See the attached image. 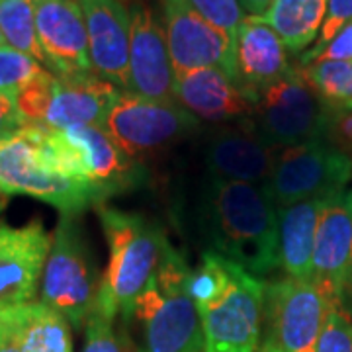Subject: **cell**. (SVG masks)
Wrapping results in <instances>:
<instances>
[{
  "mask_svg": "<svg viewBox=\"0 0 352 352\" xmlns=\"http://www.w3.org/2000/svg\"><path fill=\"white\" fill-rule=\"evenodd\" d=\"M204 237L210 249L252 276L280 266L278 208L266 184L212 180L204 200Z\"/></svg>",
  "mask_w": 352,
  "mask_h": 352,
  "instance_id": "cell-1",
  "label": "cell"
},
{
  "mask_svg": "<svg viewBox=\"0 0 352 352\" xmlns=\"http://www.w3.org/2000/svg\"><path fill=\"white\" fill-rule=\"evenodd\" d=\"M98 219L110 249V261L100 278L94 314L113 323L126 319L141 292L149 286L163 258L168 239L164 229L147 215L96 206Z\"/></svg>",
  "mask_w": 352,
  "mask_h": 352,
  "instance_id": "cell-2",
  "label": "cell"
},
{
  "mask_svg": "<svg viewBox=\"0 0 352 352\" xmlns=\"http://www.w3.org/2000/svg\"><path fill=\"white\" fill-rule=\"evenodd\" d=\"M190 272L186 258L168 243L155 278L126 317L138 327L139 352H204L200 309L188 294Z\"/></svg>",
  "mask_w": 352,
  "mask_h": 352,
  "instance_id": "cell-3",
  "label": "cell"
},
{
  "mask_svg": "<svg viewBox=\"0 0 352 352\" xmlns=\"http://www.w3.org/2000/svg\"><path fill=\"white\" fill-rule=\"evenodd\" d=\"M41 127L25 126L0 138V190L47 201L61 215H78L106 204L100 190L55 173L45 161Z\"/></svg>",
  "mask_w": 352,
  "mask_h": 352,
  "instance_id": "cell-4",
  "label": "cell"
},
{
  "mask_svg": "<svg viewBox=\"0 0 352 352\" xmlns=\"http://www.w3.org/2000/svg\"><path fill=\"white\" fill-rule=\"evenodd\" d=\"M98 284L94 256L76 215H61L41 276V303L71 327H80L94 311Z\"/></svg>",
  "mask_w": 352,
  "mask_h": 352,
  "instance_id": "cell-5",
  "label": "cell"
},
{
  "mask_svg": "<svg viewBox=\"0 0 352 352\" xmlns=\"http://www.w3.org/2000/svg\"><path fill=\"white\" fill-rule=\"evenodd\" d=\"M329 106L303 80L300 69L263 90L249 118L252 129L272 149L327 139Z\"/></svg>",
  "mask_w": 352,
  "mask_h": 352,
  "instance_id": "cell-6",
  "label": "cell"
},
{
  "mask_svg": "<svg viewBox=\"0 0 352 352\" xmlns=\"http://www.w3.org/2000/svg\"><path fill=\"white\" fill-rule=\"evenodd\" d=\"M352 159L327 139L280 149L266 182L276 208L311 198H331L346 190Z\"/></svg>",
  "mask_w": 352,
  "mask_h": 352,
  "instance_id": "cell-7",
  "label": "cell"
},
{
  "mask_svg": "<svg viewBox=\"0 0 352 352\" xmlns=\"http://www.w3.org/2000/svg\"><path fill=\"white\" fill-rule=\"evenodd\" d=\"M200 127V120L186 112L178 102L147 100L129 92H120L102 129L129 159L164 149L190 138Z\"/></svg>",
  "mask_w": 352,
  "mask_h": 352,
  "instance_id": "cell-8",
  "label": "cell"
},
{
  "mask_svg": "<svg viewBox=\"0 0 352 352\" xmlns=\"http://www.w3.org/2000/svg\"><path fill=\"white\" fill-rule=\"evenodd\" d=\"M266 284L231 263L223 294L201 307L204 352H256L261 342Z\"/></svg>",
  "mask_w": 352,
  "mask_h": 352,
  "instance_id": "cell-9",
  "label": "cell"
},
{
  "mask_svg": "<svg viewBox=\"0 0 352 352\" xmlns=\"http://www.w3.org/2000/svg\"><path fill=\"white\" fill-rule=\"evenodd\" d=\"M264 311L270 325L268 340L286 352H315L329 302L311 280L286 276L266 284Z\"/></svg>",
  "mask_w": 352,
  "mask_h": 352,
  "instance_id": "cell-10",
  "label": "cell"
},
{
  "mask_svg": "<svg viewBox=\"0 0 352 352\" xmlns=\"http://www.w3.org/2000/svg\"><path fill=\"white\" fill-rule=\"evenodd\" d=\"M163 28L176 78L217 67L235 82L233 38L223 30L173 0H163Z\"/></svg>",
  "mask_w": 352,
  "mask_h": 352,
  "instance_id": "cell-11",
  "label": "cell"
},
{
  "mask_svg": "<svg viewBox=\"0 0 352 352\" xmlns=\"http://www.w3.org/2000/svg\"><path fill=\"white\" fill-rule=\"evenodd\" d=\"M129 39V94L147 100L176 102V76L168 55L163 24L149 6L135 4L131 10Z\"/></svg>",
  "mask_w": 352,
  "mask_h": 352,
  "instance_id": "cell-12",
  "label": "cell"
},
{
  "mask_svg": "<svg viewBox=\"0 0 352 352\" xmlns=\"http://www.w3.org/2000/svg\"><path fill=\"white\" fill-rule=\"evenodd\" d=\"M352 252V190L323 201L314 245L311 282L329 303H344V286Z\"/></svg>",
  "mask_w": 352,
  "mask_h": 352,
  "instance_id": "cell-13",
  "label": "cell"
},
{
  "mask_svg": "<svg viewBox=\"0 0 352 352\" xmlns=\"http://www.w3.org/2000/svg\"><path fill=\"white\" fill-rule=\"evenodd\" d=\"M51 237L39 221L0 223V307L32 302L43 276Z\"/></svg>",
  "mask_w": 352,
  "mask_h": 352,
  "instance_id": "cell-14",
  "label": "cell"
},
{
  "mask_svg": "<svg viewBox=\"0 0 352 352\" xmlns=\"http://www.w3.org/2000/svg\"><path fill=\"white\" fill-rule=\"evenodd\" d=\"M36 30L51 73L59 76L94 73L78 0H36Z\"/></svg>",
  "mask_w": 352,
  "mask_h": 352,
  "instance_id": "cell-15",
  "label": "cell"
},
{
  "mask_svg": "<svg viewBox=\"0 0 352 352\" xmlns=\"http://www.w3.org/2000/svg\"><path fill=\"white\" fill-rule=\"evenodd\" d=\"M85 16L88 55L96 75L127 90L131 12L120 0H78Z\"/></svg>",
  "mask_w": 352,
  "mask_h": 352,
  "instance_id": "cell-16",
  "label": "cell"
},
{
  "mask_svg": "<svg viewBox=\"0 0 352 352\" xmlns=\"http://www.w3.org/2000/svg\"><path fill=\"white\" fill-rule=\"evenodd\" d=\"M276 149L256 135L249 120L217 129L206 147V166L212 180L266 184L276 161Z\"/></svg>",
  "mask_w": 352,
  "mask_h": 352,
  "instance_id": "cell-17",
  "label": "cell"
},
{
  "mask_svg": "<svg viewBox=\"0 0 352 352\" xmlns=\"http://www.w3.org/2000/svg\"><path fill=\"white\" fill-rule=\"evenodd\" d=\"M289 51L276 32L258 18H247L233 38L235 85L256 104L263 90L278 82L294 69Z\"/></svg>",
  "mask_w": 352,
  "mask_h": 352,
  "instance_id": "cell-18",
  "label": "cell"
},
{
  "mask_svg": "<svg viewBox=\"0 0 352 352\" xmlns=\"http://www.w3.org/2000/svg\"><path fill=\"white\" fill-rule=\"evenodd\" d=\"M120 92V88L100 78L96 73L55 75L43 129L61 131L71 127H102Z\"/></svg>",
  "mask_w": 352,
  "mask_h": 352,
  "instance_id": "cell-19",
  "label": "cell"
},
{
  "mask_svg": "<svg viewBox=\"0 0 352 352\" xmlns=\"http://www.w3.org/2000/svg\"><path fill=\"white\" fill-rule=\"evenodd\" d=\"M175 100L194 118L214 124L249 120L254 112V104L217 67L196 69L176 78Z\"/></svg>",
  "mask_w": 352,
  "mask_h": 352,
  "instance_id": "cell-20",
  "label": "cell"
},
{
  "mask_svg": "<svg viewBox=\"0 0 352 352\" xmlns=\"http://www.w3.org/2000/svg\"><path fill=\"white\" fill-rule=\"evenodd\" d=\"M0 352H73L71 329L41 302L0 307Z\"/></svg>",
  "mask_w": 352,
  "mask_h": 352,
  "instance_id": "cell-21",
  "label": "cell"
},
{
  "mask_svg": "<svg viewBox=\"0 0 352 352\" xmlns=\"http://www.w3.org/2000/svg\"><path fill=\"white\" fill-rule=\"evenodd\" d=\"M61 131L78 147L87 166L88 180L100 190L106 200L141 182V176L145 175L141 164L129 159L102 127H71Z\"/></svg>",
  "mask_w": 352,
  "mask_h": 352,
  "instance_id": "cell-22",
  "label": "cell"
},
{
  "mask_svg": "<svg viewBox=\"0 0 352 352\" xmlns=\"http://www.w3.org/2000/svg\"><path fill=\"white\" fill-rule=\"evenodd\" d=\"M325 200L311 198L278 208L280 266L294 280H311L315 233Z\"/></svg>",
  "mask_w": 352,
  "mask_h": 352,
  "instance_id": "cell-23",
  "label": "cell"
},
{
  "mask_svg": "<svg viewBox=\"0 0 352 352\" xmlns=\"http://www.w3.org/2000/svg\"><path fill=\"white\" fill-rule=\"evenodd\" d=\"M327 6L329 0H274L258 20L276 32L289 53L302 55L319 38Z\"/></svg>",
  "mask_w": 352,
  "mask_h": 352,
  "instance_id": "cell-24",
  "label": "cell"
},
{
  "mask_svg": "<svg viewBox=\"0 0 352 352\" xmlns=\"http://www.w3.org/2000/svg\"><path fill=\"white\" fill-rule=\"evenodd\" d=\"M0 32L6 45L45 65L36 30V0H0Z\"/></svg>",
  "mask_w": 352,
  "mask_h": 352,
  "instance_id": "cell-25",
  "label": "cell"
},
{
  "mask_svg": "<svg viewBox=\"0 0 352 352\" xmlns=\"http://www.w3.org/2000/svg\"><path fill=\"white\" fill-rule=\"evenodd\" d=\"M300 71L303 80L327 106H352V61H315Z\"/></svg>",
  "mask_w": 352,
  "mask_h": 352,
  "instance_id": "cell-26",
  "label": "cell"
},
{
  "mask_svg": "<svg viewBox=\"0 0 352 352\" xmlns=\"http://www.w3.org/2000/svg\"><path fill=\"white\" fill-rule=\"evenodd\" d=\"M229 272H231V261L212 251L201 254L200 266L192 270L188 278V294L198 305V309L210 305L223 294L229 282Z\"/></svg>",
  "mask_w": 352,
  "mask_h": 352,
  "instance_id": "cell-27",
  "label": "cell"
},
{
  "mask_svg": "<svg viewBox=\"0 0 352 352\" xmlns=\"http://www.w3.org/2000/svg\"><path fill=\"white\" fill-rule=\"evenodd\" d=\"M45 67L34 57L10 45H0V92L18 96L32 80H36Z\"/></svg>",
  "mask_w": 352,
  "mask_h": 352,
  "instance_id": "cell-28",
  "label": "cell"
},
{
  "mask_svg": "<svg viewBox=\"0 0 352 352\" xmlns=\"http://www.w3.org/2000/svg\"><path fill=\"white\" fill-rule=\"evenodd\" d=\"M173 2L190 8L210 24L223 30L231 38H235L237 28L247 20V14L241 8L239 0H173Z\"/></svg>",
  "mask_w": 352,
  "mask_h": 352,
  "instance_id": "cell-29",
  "label": "cell"
},
{
  "mask_svg": "<svg viewBox=\"0 0 352 352\" xmlns=\"http://www.w3.org/2000/svg\"><path fill=\"white\" fill-rule=\"evenodd\" d=\"M53 80H55V73L45 69L36 80H32L16 96V104H18V110L24 118L25 126L41 127L43 129V120H45L47 106H50Z\"/></svg>",
  "mask_w": 352,
  "mask_h": 352,
  "instance_id": "cell-30",
  "label": "cell"
},
{
  "mask_svg": "<svg viewBox=\"0 0 352 352\" xmlns=\"http://www.w3.org/2000/svg\"><path fill=\"white\" fill-rule=\"evenodd\" d=\"M315 352H352V319L344 303H329Z\"/></svg>",
  "mask_w": 352,
  "mask_h": 352,
  "instance_id": "cell-31",
  "label": "cell"
},
{
  "mask_svg": "<svg viewBox=\"0 0 352 352\" xmlns=\"http://www.w3.org/2000/svg\"><path fill=\"white\" fill-rule=\"evenodd\" d=\"M352 22V0H329L327 14H325V22L319 32V38L315 39L314 47L307 50L300 55V63L302 67L311 65L319 57V53L325 50L331 39L339 34L340 30L346 24Z\"/></svg>",
  "mask_w": 352,
  "mask_h": 352,
  "instance_id": "cell-32",
  "label": "cell"
},
{
  "mask_svg": "<svg viewBox=\"0 0 352 352\" xmlns=\"http://www.w3.org/2000/svg\"><path fill=\"white\" fill-rule=\"evenodd\" d=\"M82 352H126L113 333L112 323L98 314H90L87 321V335Z\"/></svg>",
  "mask_w": 352,
  "mask_h": 352,
  "instance_id": "cell-33",
  "label": "cell"
},
{
  "mask_svg": "<svg viewBox=\"0 0 352 352\" xmlns=\"http://www.w3.org/2000/svg\"><path fill=\"white\" fill-rule=\"evenodd\" d=\"M327 141L352 159V108H331L327 118Z\"/></svg>",
  "mask_w": 352,
  "mask_h": 352,
  "instance_id": "cell-34",
  "label": "cell"
},
{
  "mask_svg": "<svg viewBox=\"0 0 352 352\" xmlns=\"http://www.w3.org/2000/svg\"><path fill=\"white\" fill-rule=\"evenodd\" d=\"M315 61H352V22L329 41Z\"/></svg>",
  "mask_w": 352,
  "mask_h": 352,
  "instance_id": "cell-35",
  "label": "cell"
},
{
  "mask_svg": "<svg viewBox=\"0 0 352 352\" xmlns=\"http://www.w3.org/2000/svg\"><path fill=\"white\" fill-rule=\"evenodd\" d=\"M22 127H25V122L18 110L16 98L10 94L0 92V138L14 133Z\"/></svg>",
  "mask_w": 352,
  "mask_h": 352,
  "instance_id": "cell-36",
  "label": "cell"
},
{
  "mask_svg": "<svg viewBox=\"0 0 352 352\" xmlns=\"http://www.w3.org/2000/svg\"><path fill=\"white\" fill-rule=\"evenodd\" d=\"M274 0H239L241 8L245 10L247 18H263L272 6Z\"/></svg>",
  "mask_w": 352,
  "mask_h": 352,
  "instance_id": "cell-37",
  "label": "cell"
},
{
  "mask_svg": "<svg viewBox=\"0 0 352 352\" xmlns=\"http://www.w3.org/2000/svg\"><path fill=\"white\" fill-rule=\"evenodd\" d=\"M344 298H349V302L352 303V252L351 263H349V274H346V286H344Z\"/></svg>",
  "mask_w": 352,
  "mask_h": 352,
  "instance_id": "cell-38",
  "label": "cell"
},
{
  "mask_svg": "<svg viewBox=\"0 0 352 352\" xmlns=\"http://www.w3.org/2000/svg\"><path fill=\"white\" fill-rule=\"evenodd\" d=\"M261 352H286V351H282L280 346H276L272 340H266L263 344V349H261Z\"/></svg>",
  "mask_w": 352,
  "mask_h": 352,
  "instance_id": "cell-39",
  "label": "cell"
},
{
  "mask_svg": "<svg viewBox=\"0 0 352 352\" xmlns=\"http://www.w3.org/2000/svg\"><path fill=\"white\" fill-rule=\"evenodd\" d=\"M0 45H4V38H2V32H0Z\"/></svg>",
  "mask_w": 352,
  "mask_h": 352,
  "instance_id": "cell-40",
  "label": "cell"
},
{
  "mask_svg": "<svg viewBox=\"0 0 352 352\" xmlns=\"http://www.w3.org/2000/svg\"><path fill=\"white\" fill-rule=\"evenodd\" d=\"M346 108H352V106H346Z\"/></svg>",
  "mask_w": 352,
  "mask_h": 352,
  "instance_id": "cell-41",
  "label": "cell"
}]
</instances>
